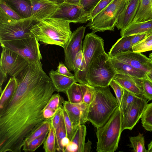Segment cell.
<instances>
[{
    "label": "cell",
    "instance_id": "obj_31",
    "mask_svg": "<svg viewBox=\"0 0 152 152\" xmlns=\"http://www.w3.org/2000/svg\"><path fill=\"white\" fill-rule=\"evenodd\" d=\"M55 133L56 150L59 152H64L61 146V142L63 138L67 136L62 112L60 123Z\"/></svg>",
    "mask_w": 152,
    "mask_h": 152
},
{
    "label": "cell",
    "instance_id": "obj_28",
    "mask_svg": "<svg viewBox=\"0 0 152 152\" xmlns=\"http://www.w3.org/2000/svg\"><path fill=\"white\" fill-rule=\"evenodd\" d=\"M68 101L72 103L83 102V95L80 84L74 83L65 93Z\"/></svg>",
    "mask_w": 152,
    "mask_h": 152
},
{
    "label": "cell",
    "instance_id": "obj_12",
    "mask_svg": "<svg viewBox=\"0 0 152 152\" xmlns=\"http://www.w3.org/2000/svg\"><path fill=\"white\" fill-rule=\"evenodd\" d=\"M148 100L143 96L138 97L123 114L122 131L132 130L136 125L144 113Z\"/></svg>",
    "mask_w": 152,
    "mask_h": 152
},
{
    "label": "cell",
    "instance_id": "obj_7",
    "mask_svg": "<svg viewBox=\"0 0 152 152\" xmlns=\"http://www.w3.org/2000/svg\"><path fill=\"white\" fill-rule=\"evenodd\" d=\"M116 72L108 54L105 52L94 59L88 67L87 79L94 87L109 86Z\"/></svg>",
    "mask_w": 152,
    "mask_h": 152
},
{
    "label": "cell",
    "instance_id": "obj_48",
    "mask_svg": "<svg viewBox=\"0 0 152 152\" xmlns=\"http://www.w3.org/2000/svg\"><path fill=\"white\" fill-rule=\"evenodd\" d=\"M70 141V140L67 137L63 138L61 140V145L64 152L65 148L69 144Z\"/></svg>",
    "mask_w": 152,
    "mask_h": 152
},
{
    "label": "cell",
    "instance_id": "obj_54",
    "mask_svg": "<svg viewBox=\"0 0 152 152\" xmlns=\"http://www.w3.org/2000/svg\"><path fill=\"white\" fill-rule=\"evenodd\" d=\"M145 39H152V32L148 34Z\"/></svg>",
    "mask_w": 152,
    "mask_h": 152
},
{
    "label": "cell",
    "instance_id": "obj_53",
    "mask_svg": "<svg viewBox=\"0 0 152 152\" xmlns=\"http://www.w3.org/2000/svg\"><path fill=\"white\" fill-rule=\"evenodd\" d=\"M148 152H152V140L148 144Z\"/></svg>",
    "mask_w": 152,
    "mask_h": 152
},
{
    "label": "cell",
    "instance_id": "obj_30",
    "mask_svg": "<svg viewBox=\"0 0 152 152\" xmlns=\"http://www.w3.org/2000/svg\"><path fill=\"white\" fill-rule=\"evenodd\" d=\"M86 134V129L84 124L79 126L71 141L77 145V152H83Z\"/></svg>",
    "mask_w": 152,
    "mask_h": 152
},
{
    "label": "cell",
    "instance_id": "obj_52",
    "mask_svg": "<svg viewBox=\"0 0 152 152\" xmlns=\"http://www.w3.org/2000/svg\"><path fill=\"white\" fill-rule=\"evenodd\" d=\"M147 78L152 82V69L149 72L146 73Z\"/></svg>",
    "mask_w": 152,
    "mask_h": 152
},
{
    "label": "cell",
    "instance_id": "obj_46",
    "mask_svg": "<svg viewBox=\"0 0 152 152\" xmlns=\"http://www.w3.org/2000/svg\"><path fill=\"white\" fill-rule=\"evenodd\" d=\"M148 34L144 33L132 35V37L131 39V43L132 47L137 43L145 39Z\"/></svg>",
    "mask_w": 152,
    "mask_h": 152
},
{
    "label": "cell",
    "instance_id": "obj_2",
    "mask_svg": "<svg viewBox=\"0 0 152 152\" xmlns=\"http://www.w3.org/2000/svg\"><path fill=\"white\" fill-rule=\"evenodd\" d=\"M70 23L50 17L35 23L32 27L31 32L42 43L58 45L64 48L72 33Z\"/></svg>",
    "mask_w": 152,
    "mask_h": 152
},
{
    "label": "cell",
    "instance_id": "obj_33",
    "mask_svg": "<svg viewBox=\"0 0 152 152\" xmlns=\"http://www.w3.org/2000/svg\"><path fill=\"white\" fill-rule=\"evenodd\" d=\"M141 119L143 127L152 132V102L147 104Z\"/></svg>",
    "mask_w": 152,
    "mask_h": 152
},
{
    "label": "cell",
    "instance_id": "obj_4",
    "mask_svg": "<svg viewBox=\"0 0 152 152\" xmlns=\"http://www.w3.org/2000/svg\"><path fill=\"white\" fill-rule=\"evenodd\" d=\"M122 117L118 107L104 124L96 128V151L114 152L117 149L122 132Z\"/></svg>",
    "mask_w": 152,
    "mask_h": 152
},
{
    "label": "cell",
    "instance_id": "obj_16",
    "mask_svg": "<svg viewBox=\"0 0 152 152\" xmlns=\"http://www.w3.org/2000/svg\"><path fill=\"white\" fill-rule=\"evenodd\" d=\"M32 5L31 17L36 23L51 17L58 5L47 0H30Z\"/></svg>",
    "mask_w": 152,
    "mask_h": 152
},
{
    "label": "cell",
    "instance_id": "obj_56",
    "mask_svg": "<svg viewBox=\"0 0 152 152\" xmlns=\"http://www.w3.org/2000/svg\"><path fill=\"white\" fill-rule=\"evenodd\" d=\"M128 1H129L130 0H127Z\"/></svg>",
    "mask_w": 152,
    "mask_h": 152
},
{
    "label": "cell",
    "instance_id": "obj_23",
    "mask_svg": "<svg viewBox=\"0 0 152 152\" xmlns=\"http://www.w3.org/2000/svg\"><path fill=\"white\" fill-rule=\"evenodd\" d=\"M152 19V0H140L137 10L131 24Z\"/></svg>",
    "mask_w": 152,
    "mask_h": 152
},
{
    "label": "cell",
    "instance_id": "obj_18",
    "mask_svg": "<svg viewBox=\"0 0 152 152\" xmlns=\"http://www.w3.org/2000/svg\"><path fill=\"white\" fill-rule=\"evenodd\" d=\"M140 0H130L119 16L115 26L118 29H123L131 24L136 14Z\"/></svg>",
    "mask_w": 152,
    "mask_h": 152
},
{
    "label": "cell",
    "instance_id": "obj_20",
    "mask_svg": "<svg viewBox=\"0 0 152 152\" xmlns=\"http://www.w3.org/2000/svg\"><path fill=\"white\" fill-rule=\"evenodd\" d=\"M11 7L22 19L31 17L32 5L30 0H0Z\"/></svg>",
    "mask_w": 152,
    "mask_h": 152
},
{
    "label": "cell",
    "instance_id": "obj_5",
    "mask_svg": "<svg viewBox=\"0 0 152 152\" xmlns=\"http://www.w3.org/2000/svg\"><path fill=\"white\" fill-rule=\"evenodd\" d=\"M33 18L15 20L0 8V42L32 37Z\"/></svg>",
    "mask_w": 152,
    "mask_h": 152
},
{
    "label": "cell",
    "instance_id": "obj_45",
    "mask_svg": "<svg viewBox=\"0 0 152 152\" xmlns=\"http://www.w3.org/2000/svg\"><path fill=\"white\" fill-rule=\"evenodd\" d=\"M83 59V52L82 50L78 53L74 61L73 66L74 73H76L79 70Z\"/></svg>",
    "mask_w": 152,
    "mask_h": 152
},
{
    "label": "cell",
    "instance_id": "obj_14",
    "mask_svg": "<svg viewBox=\"0 0 152 152\" xmlns=\"http://www.w3.org/2000/svg\"><path fill=\"white\" fill-rule=\"evenodd\" d=\"M112 58L146 73L152 69V61L141 53L128 50L118 53Z\"/></svg>",
    "mask_w": 152,
    "mask_h": 152
},
{
    "label": "cell",
    "instance_id": "obj_29",
    "mask_svg": "<svg viewBox=\"0 0 152 152\" xmlns=\"http://www.w3.org/2000/svg\"><path fill=\"white\" fill-rule=\"evenodd\" d=\"M130 144L129 146L134 152H148L145 146L144 136L142 133H139L136 136L129 137Z\"/></svg>",
    "mask_w": 152,
    "mask_h": 152
},
{
    "label": "cell",
    "instance_id": "obj_35",
    "mask_svg": "<svg viewBox=\"0 0 152 152\" xmlns=\"http://www.w3.org/2000/svg\"><path fill=\"white\" fill-rule=\"evenodd\" d=\"M120 106L122 114L129 108L136 99L139 97L124 89Z\"/></svg>",
    "mask_w": 152,
    "mask_h": 152
},
{
    "label": "cell",
    "instance_id": "obj_26",
    "mask_svg": "<svg viewBox=\"0 0 152 152\" xmlns=\"http://www.w3.org/2000/svg\"><path fill=\"white\" fill-rule=\"evenodd\" d=\"M132 35L121 37L113 45L108 52L109 56L112 58L121 52L132 50L131 39Z\"/></svg>",
    "mask_w": 152,
    "mask_h": 152
},
{
    "label": "cell",
    "instance_id": "obj_3",
    "mask_svg": "<svg viewBox=\"0 0 152 152\" xmlns=\"http://www.w3.org/2000/svg\"><path fill=\"white\" fill-rule=\"evenodd\" d=\"M95 87L96 94L93 100L89 105L87 118L88 121L97 128L107 121L119 106L109 86Z\"/></svg>",
    "mask_w": 152,
    "mask_h": 152
},
{
    "label": "cell",
    "instance_id": "obj_15",
    "mask_svg": "<svg viewBox=\"0 0 152 152\" xmlns=\"http://www.w3.org/2000/svg\"><path fill=\"white\" fill-rule=\"evenodd\" d=\"M63 106L74 128H77L79 126L88 121V105L83 102L72 103L64 100Z\"/></svg>",
    "mask_w": 152,
    "mask_h": 152
},
{
    "label": "cell",
    "instance_id": "obj_9",
    "mask_svg": "<svg viewBox=\"0 0 152 152\" xmlns=\"http://www.w3.org/2000/svg\"><path fill=\"white\" fill-rule=\"evenodd\" d=\"M38 40L31 37L0 42L2 48L12 50L25 59L29 64H42V56Z\"/></svg>",
    "mask_w": 152,
    "mask_h": 152
},
{
    "label": "cell",
    "instance_id": "obj_42",
    "mask_svg": "<svg viewBox=\"0 0 152 152\" xmlns=\"http://www.w3.org/2000/svg\"><path fill=\"white\" fill-rule=\"evenodd\" d=\"M100 0H80V4L88 15Z\"/></svg>",
    "mask_w": 152,
    "mask_h": 152
},
{
    "label": "cell",
    "instance_id": "obj_44",
    "mask_svg": "<svg viewBox=\"0 0 152 152\" xmlns=\"http://www.w3.org/2000/svg\"><path fill=\"white\" fill-rule=\"evenodd\" d=\"M63 62L59 63L56 70L60 74L70 77H74V75L72 74Z\"/></svg>",
    "mask_w": 152,
    "mask_h": 152
},
{
    "label": "cell",
    "instance_id": "obj_41",
    "mask_svg": "<svg viewBox=\"0 0 152 152\" xmlns=\"http://www.w3.org/2000/svg\"><path fill=\"white\" fill-rule=\"evenodd\" d=\"M109 86L111 87L114 91L116 98L118 101L119 107H120L124 89L113 79L110 82Z\"/></svg>",
    "mask_w": 152,
    "mask_h": 152
},
{
    "label": "cell",
    "instance_id": "obj_25",
    "mask_svg": "<svg viewBox=\"0 0 152 152\" xmlns=\"http://www.w3.org/2000/svg\"><path fill=\"white\" fill-rule=\"evenodd\" d=\"M18 86V81L15 77L9 80L4 90L1 93L0 110L3 109L13 96Z\"/></svg>",
    "mask_w": 152,
    "mask_h": 152
},
{
    "label": "cell",
    "instance_id": "obj_13",
    "mask_svg": "<svg viewBox=\"0 0 152 152\" xmlns=\"http://www.w3.org/2000/svg\"><path fill=\"white\" fill-rule=\"evenodd\" d=\"M85 30L86 27L83 26L79 27L74 31L69 40L64 48V64L70 71H74V60L78 53L82 50V42Z\"/></svg>",
    "mask_w": 152,
    "mask_h": 152
},
{
    "label": "cell",
    "instance_id": "obj_39",
    "mask_svg": "<svg viewBox=\"0 0 152 152\" xmlns=\"http://www.w3.org/2000/svg\"><path fill=\"white\" fill-rule=\"evenodd\" d=\"M113 0H100L88 15V21H90L107 7Z\"/></svg>",
    "mask_w": 152,
    "mask_h": 152
},
{
    "label": "cell",
    "instance_id": "obj_38",
    "mask_svg": "<svg viewBox=\"0 0 152 152\" xmlns=\"http://www.w3.org/2000/svg\"><path fill=\"white\" fill-rule=\"evenodd\" d=\"M62 113L66 132L67 136L71 141L78 128H76L74 127L67 113L63 107Z\"/></svg>",
    "mask_w": 152,
    "mask_h": 152
},
{
    "label": "cell",
    "instance_id": "obj_22",
    "mask_svg": "<svg viewBox=\"0 0 152 152\" xmlns=\"http://www.w3.org/2000/svg\"><path fill=\"white\" fill-rule=\"evenodd\" d=\"M110 59L117 73L126 74L140 79L146 77V73L145 72L114 58L110 57Z\"/></svg>",
    "mask_w": 152,
    "mask_h": 152
},
{
    "label": "cell",
    "instance_id": "obj_40",
    "mask_svg": "<svg viewBox=\"0 0 152 152\" xmlns=\"http://www.w3.org/2000/svg\"><path fill=\"white\" fill-rule=\"evenodd\" d=\"M141 84L143 96L149 101H152V82L146 77L142 79Z\"/></svg>",
    "mask_w": 152,
    "mask_h": 152
},
{
    "label": "cell",
    "instance_id": "obj_49",
    "mask_svg": "<svg viewBox=\"0 0 152 152\" xmlns=\"http://www.w3.org/2000/svg\"><path fill=\"white\" fill-rule=\"evenodd\" d=\"M91 142L88 140L87 142H85L83 149V152H89L91 149Z\"/></svg>",
    "mask_w": 152,
    "mask_h": 152
},
{
    "label": "cell",
    "instance_id": "obj_43",
    "mask_svg": "<svg viewBox=\"0 0 152 152\" xmlns=\"http://www.w3.org/2000/svg\"><path fill=\"white\" fill-rule=\"evenodd\" d=\"M0 8H1L8 15L14 20H19L22 19L11 7L5 3L0 0Z\"/></svg>",
    "mask_w": 152,
    "mask_h": 152
},
{
    "label": "cell",
    "instance_id": "obj_8",
    "mask_svg": "<svg viewBox=\"0 0 152 152\" xmlns=\"http://www.w3.org/2000/svg\"><path fill=\"white\" fill-rule=\"evenodd\" d=\"M127 0H113L104 10L88 23L86 26L95 33L113 31L119 16L126 7Z\"/></svg>",
    "mask_w": 152,
    "mask_h": 152
},
{
    "label": "cell",
    "instance_id": "obj_6",
    "mask_svg": "<svg viewBox=\"0 0 152 152\" xmlns=\"http://www.w3.org/2000/svg\"><path fill=\"white\" fill-rule=\"evenodd\" d=\"M82 51V62L78 71L74 73V78L80 84H88L87 75L90 64L94 59L105 52L103 39L93 32L88 33L83 42Z\"/></svg>",
    "mask_w": 152,
    "mask_h": 152
},
{
    "label": "cell",
    "instance_id": "obj_24",
    "mask_svg": "<svg viewBox=\"0 0 152 152\" xmlns=\"http://www.w3.org/2000/svg\"><path fill=\"white\" fill-rule=\"evenodd\" d=\"M64 100L59 94H53L43 111V115L46 120L51 118L59 108L63 106Z\"/></svg>",
    "mask_w": 152,
    "mask_h": 152
},
{
    "label": "cell",
    "instance_id": "obj_11",
    "mask_svg": "<svg viewBox=\"0 0 152 152\" xmlns=\"http://www.w3.org/2000/svg\"><path fill=\"white\" fill-rule=\"evenodd\" d=\"M88 14L80 4L64 2L58 5L51 17L74 23H86L88 21Z\"/></svg>",
    "mask_w": 152,
    "mask_h": 152
},
{
    "label": "cell",
    "instance_id": "obj_10",
    "mask_svg": "<svg viewBox=\"0 0 152 152\" xmlns=\"http://www.w3.org/2000/svg\"><path fill=\"white\" fill-rule=\"evenodd\" d=\"M0 59V92L2 86L8 75L16 77L29 64L18 53L8 49L2 48Z\"/></svg>",
    "mask_w": 152,
    "mask_h": 152
},
{
    "label": "cell",
    "instance_id": "obj_50",
    "mask_svg": "<svg viewBox=\"0 0 152 152\" xmlns=\"http://www.w3.org/2000/svg\"><path fill=\"white\" fill-rule=\"evenodd\" d=\"M64 1L66 3L75 4H80V0H64Z\"/></svg>",
    "mask_w": 152,
    "mask_h": 152
},
{
    "label": "cell",
    "instance_id": "obj_27",
    "mask_svg": "<svg viewBox=\"0 0 152 152\" xmlns=\"http://www.w3.org/2000/svg\"><path fill=\"white\" fill-rule=\"evenodd\" d=\"M51 124V118L42 122L26 138L23 146L28 145L34 139L41 136L45 132L49 131Z\"/></svg>",
    "mask_w": 152,
    "mask_h": 152
},
{
    "label": "cell",
    "instance_id": "obj_51",
    "mask_svg": "<svg viewBox=\"0 0 152 152\" xmlns=\"http://www.w3.org/2000/svg\"><path fill=\"white\" fill-rule=\"evenodd\" d=\"M55 4L58 5L64 2V0H47Z\"/></svg>",
    "mask_w": 152,
    "mask_h": 152
},
{
    "label": "cell",
    "instance_id": "obj_21",
    "mask_svg": "<svg viewBox=\"0 0 152 152\" xmlns=\"http://www.w3.org/2000/svg\"><path fill=\"white\" fill-rule=\"evenodd\" d=\"M151 32L152 19L131 24L125 28L121 30L120 33L121 37H124Z\"/></svg>",
    "mask_w": 152,
    "mask_h": 152
},
{
    "label": "cell",
    "instance_id": "obj_55",
    "mask_svg": "<svg viewBox=\"0 0 152 152\" xmlns=\"http://www.w3.org/2000/svg\"><path fill=\"white\" fill-rule=\"evenodd\" d=\"M148 57H149V58H150V59L152 61V53H150L149 54Z\"/></svg>",
    "mask_w": 152,
    "mask_h": 152
},
{
    "label": "cell",
    "instance_id": "obj_1",
    "mask_svg": "<svg viewBox=\"0 0 152 152\" xmlns=\"http://www.w3.org/2000/svg\"><path fill=\"white\" fill-rule=\"evenodd\" d=\"M42 64H28L16 77L18 86L0 110V152H20L26 138L46 120L43 111L56 90Z\"/></svg>",
    "mask_w": 152,
    "mask_h": 152
},
{
    "label": "cell",
    "instance_id": "obj_36",
    "mask_svg": "<svg viewBox=\"0 0 152 152\" xmlns=\"http://www.w3.org/2000/svg\"><path fill=\"white\" fill-rule=\"evenodd\" d=\"M48 132H45L41 136L32 140L28 145L23 146L22 151L26 152L35 151L44 143Z\"/></svg>",
    "mask_w": 152,
    "mask_h": 152
},
{
    "label": "cell",
    "instance_id": "obj_32",
    "mask_svg": "<svg viewBox=\"0 0 152 152\" xmlns=\"http://www.w3.org/2000/svg\"><path fill=\"white\" fill-rule=\"evenodd\" d=\"M43 149L45 152H54L56 151L55 133L51 123L48 135L43 143Z\"/></svg>",
    "mask_w": 152,
    "mask_h": 152
},
{
    "label": "cell",
    "instance_id": "obj_37",
    "mask_svg": "<svg viewBox=\"0 0 152 152\" xmlns=\"http://www.w3.org/2000/svg\"><path fill=\"white\" fill-rule=\"evenodd\" d=\"M132 51L142 53L152 50V39H145L132 47Z\"/></svg>",
    "mask_w": 152,
    "mask_h": 152
},
{
    "label": "cell",
    "instance_id": "obj_47",
    "mask_svg": "<svg viewBox=\"0 0 152 152\" xmlns=\"http://www.w3.org/2000/svg\"><path fill=\"white\" fill-rule=\"evenodd\" d=\"M78 146L76 144L72 141L65 148L64 152H77Z\"/></svg>",
    "mask_w": 152,
    "mask_h": 152
},
{
    "label": "cell",
    "instance_id": "obj_34",
    "mask_svg": "<svg viewBox=\"0 0 152 152\" xmlns=\"http://www.w3.org/2000/svg\"><path fill=\"white\" fill-rule=\"evenodd\" d=\"M80 85L83 95V102L89 105L95 97V88L88 84H80Z\"/></svg>",
    "mask_w": 152,
    "mask_h": 152
},
{
    "label": "cell",
    "instance_id": "obj_19",
    "mask_svg": "<svg viewBox=\"0 0 152 152\" xmlns=\"http://www.w3.org/2000/svg\"><path fill=\"white\" fill-rule=\"evenodd\" d=\"M49 75L56 91L58 92L65 93L70 86L76 82L74 77L61 75L53 69L50 72Z\"/></svg>",
    "mask_w": 152,
    "mask_h": 152
},
{
    "label": "cell",
    "instance_id": "obj_17",
    "mask_svg": "<svg viewBox=\"0 0 152 152\" xmlns=\"http://www.w3.org/2000/svg\"><path fill=\"white\" fill-rule=\"evenodd\" d=\"M124 89L138 97L143 96L141 84L142 79L126 74L116 73L113 79Z\"/></svg>",
    "mask_w": 152,
    "mask_h": 152
}]
</instances>
